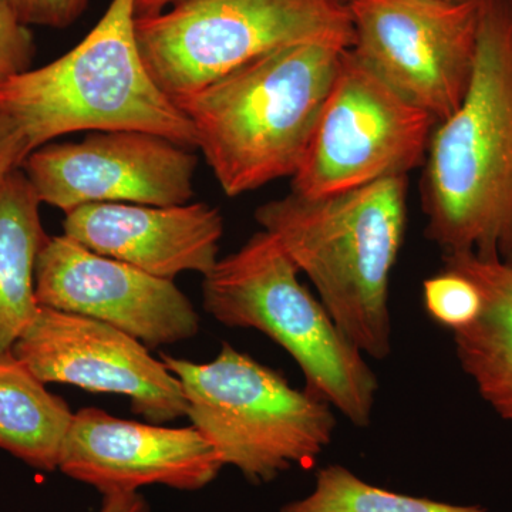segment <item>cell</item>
Returning a JSON list of instances; mask_svg holds the SVG:
<instances>
[{
    "instance_id": "1",
    "label": "cell",
    "mask_w": 512,
    "mask_h": 512,
    "mask_svg": "<svg viewBox=\"0 0 512 512\" xmlns=\"http://www.w3.org/2000/svg\"><path fill=\"white\" fill-rule=\"evenodd\" d=\"M463 101L434 128L421 178L426 235L444 255L512 258V0H478Z\"/></svg>"
},
{
    "instance_id": "2",
    "label": "cell",
    "mask_w": 512,
    "mask_h": 512,
    "mask_svg": "<svg viewBox=\"0 0 512 512\" xmlns=\"http://www.w3.org/2000/svg\"><path fill=\"white\" fill-rule=\"evenodd\" d=\"M255 220L311 279L336 325L365 356L392 353L390 278L402 251L407 177L265 202Z\"/></svg>"
},
{
    "instance_id": "3",
    "label": "cell",
    "mask_w": 512,
    "mask_h": 512,
    "mask_svg": "<svg viewBox=\"0 0 512 512\" xmlns=\"http://www.w3.org/2000/svg\"><path fill=\"white\" fill-rule=\"evenodd\" d=\"M345 50L323 42L282 47L175 101L228 197L298 171Z\"/></svg>"
},
{
    "instance_id": "4",
    "label": "cell",
    "mask_w": 512,
    "mask_h": 512,
    "mask_svg": "<svg viewBox=\"0 0 512 512\" xmlns=\"http://www.w3.org/2000/svg\"><path fill=\"white\" fill-rule=\"evenodd\" d=\"M136 0H111L82 42L46 66L0 82V110L30 153L77 131L136 130L197 150L194 126L147 70Z\"/></svg>"
},
{
    "instance_id": "5",
    "label": "cell",
    "mask_w": 512,
    "mask_h": 512,
    "mask_svg": "<svg viewBox=\"0 0 512 512\" xmlns=\"http://www.w3.org/2000/svg\"><path fill=\"white\" fill-rule=\"evenodd\" d=\"M275 237L256 232L204 275L202 305L228 328L255 329L301 367L305 390L356 427H367L379 380L362 352L299 281Z\"/></svg>"
},
{
    "instance_id": "6",
    "label": "cell",
    "mask_w": 512,
    "mask_h": 512,
    "mask_svg": "<svg viewBox=\"0 0 512 512\" xmlns=\"http://www.w3.org/2000/svg\"><path fill=\"white\" fill-rule=\"evenodd\" d=\"M161 360L183 386L192 427L224 466L237 468L249 483H271L293 467H312L332 443L336 416L330 404L228 343L212 362Z\"/></svg>"
},
{
    "instance_id": "7",
    "label": "cell",
    "mask_w": 512,
    "mask_h": 512,
    "mask_svg": "<svg viewBox=\"0 0 512 512\" xmlns=\"http://www.w3.org/2000/svg\"><path fill=\"white\" fill-rule=\"evenodd\" d=\"M136 37L154 82L177 101L282 47L352 49L355 33L339 0H175L137 16Z\"/></svg>"
},
{
    "instance_id": "8",
    "label": "cell",
    "mask_w": 512,
    "mask_h": 512,
    "mask_svg": "<svg viewBox=\"0 0 512 512\" xmlns=\"http://www.w3.org/2000/svg\"><path fill=\"white\" fill-rule=\"evenodd\" d=\"M437 123L345 50L292 192L326 197L423 167Z\"/></svg>"
},
{
    "instance_id": "9",
    "label": "cell",
    "mask_w": 512,
    "mask_h": 512,
    "mask_svg": "<svg viewBox=\"0 0 512 512\" xmlns=\"http://www.w3.org/2000/svg\"><path fill=\"white\" fill-rule=\"evenodd\" d=\"M352 52L400 96L448 119L476 63L480 2L352 0Z\"/></svg>"
},
{
    "instance_id": "10",
    "label": "cell",
    "mask_w": 512,
    "mask_h": 512,
    "mask_svg": "<svg viewBox=\"0 0 512 512\" xmlns=\"http://www.w3.org/2000/svg\"><path fill=\"white\" fill-rule=\"evenodd\" d=\"M194 148L136 130L90 131L33 150L22 170L43 204L64 214L92 204L168 207L194 197Z\"/></svg>"
},
{
    "instance_id": "11",
    "label": "cell",
    "mask_w": 512,
    "mask_h": 512,
    "mask_svg": "<svg viewBox=\"0 0 512 512\" xmlns=\"http://www.w3.org/2000/svg\"><path fill=\"white\" fill-rule=\"evenodd\" d=\"M12 350L43 383L123 394L153 424L187 416L183 386L163 360L100 320L40 306Z\"/></svg>"
},
{
    "instance_id": "12",
    "label": "cell",
    "mask_w": 512,
    "mask_h": 512,
    "mask_svg": "<svg viewBox=\"0 0 512 512\" xmlns=\"http://www.w3.org/2000/svg\"><path fill=\"white\" fill-rule=\"evenodd\" d=\"M40 306L114 326L147 348L197 335L200 316L170 279L90 251L60 235L49 237L36 262Z\"/></svg>"
},
{
    "instance_id": "13",
    "label": "cell",
    "mask_w": 512,
    "mask_h": 512,
    "mask_svg": "<svg viewBox=\"0 0 512 512\" xmlns=\"http://www.w3.org/2000/svg\"><path fill=\"white\" fill-rule=\"evenodd\" d=\"M222 467L214 448L192 426L137 423L96 407L74 413L59 460L63 474L103 495L134 493L154 484L197 491L212 483Z\"/></svg>"
},
{
    "instance_id": "14",
    "label": "cell",
    "mask_w": 512,
    "mask_h": 512,
    "mask_svg": "<svg viewBox=\"0 0 512 512\" xmlns=\"http://www.w3.org/2000/svg\"><path fill=\"white\" fill-rule=\"evenodd\" d=\"M64 235L117 261L170 279L207 275L217 265L224 218L205 202L156 205L92 204L67 212Z\"/></svg>"
},
{
    "instance_id": "15",
    "label": "cell",
    "mask_w": 512,
    "mask_h": 512,
    "mask_svg": "<svg viewBox=\"0 0 512 512\" xmlns=\"http://www.w3.org/2000/svg\"><path fill=\"white\" fill-rule=\"evenodd\" d=\"M40 204L22 167L0 185V353L12 350L40 308L36 262L49 238Z\"/></svg>"
},
{
    "instance_id": "16",
    "label": "cell",
    "mask_w": 512,
    "mask_h": 512,
    "mask_svg": "<svg viewBox=\"0 0 512 512\" xmlns=\"http://www.w3.org/2000/svg\"><path fill=\"white\" fill-rule=\"evenodd\" d=\"M13 350L0 353V448L28 466L59 470L74 413Z\"/></svg>"
},
{
    "instance_id": "17",
    "label": "cell",
    "mask_w": 512,
    "mask_h": 512,
    "mask_svg": "<svg viewBox=\"0 0 512 512\" xmlns=\"http://www.w3.org/2000/svg\"><path fill=\"white\" fill-rule=\"evenodd\" d=\"M443 261L444 269L473 279L484 298L480 316L453 332L458 362L484 402L512 426V292L453 259Z\"/></svg>"
},
{
    "instance_id": "18",
    "label": "cell",
    "mask_w": 512,
    "mask_h": 512,
    "mask_svg": "<svg viewBox=\"0 0 512 512\" xmlns=\"http://www.w3.org/2000/svg\"><path fill=\"white\" fill-rule=\"evenodd\" d=\"M281 512H488L480 505H457L384 490L338 464L320 468L308 497Z\"/></svg>"
},
{
    "instance_id": "19",
    "label": "cell",
    "mask_w": 512,
    "mask_h": 512,
    "mask_svg": "<svg viewBox=\"0 0 512 512\" xmlns=\"http://www.w3.org/2000/svg\"><path fill=\"white\" fill-rule=\"evenodd\" d=\"M423 302L434 322L454 332L471 325L480 316L484 298L473 279L443 269L424 281Z\"/></svg>"
},
{
    "instance_id": "20",
    "label": "cell",
    "mask_w": 512,
    "mask_h": 512,
    "mask_svg": "<svg viewBox=\"0 0 512 512\" xmlns=\"http://www.w3.org/2000/svg\"><path fill=\"white\" fill-rule=\"evenodd\" d=\"M35 37L20 22L9 0H0V82L32 69Z\"/></svg>"
},
{
    "instance_id": "21",
    "label": "cell",
    "mask_w": 512,
    "mask_h": 512,
    "mask_svg": "<svg viewBox=\"0 0 512 512\" xmlns=\"http://www.w3.org/2000/svg\"><path fill=\"white\" fill-rule=\"evenodd\" d=\"M20 22L26 26L64 29L83 15L89 0H9Z\"/></svg>"
},
{
    "instance_id": "22",
    "label": "cell",
    "mask_w": 512,
    "mask_h": 512,
    "mask_svg": "<svg viewBox=\"0 0 512 512\" xmlns=\"http://www.w3.org/2000/svg\"><path fill=\"white\" fill-rule=\"evenodd\" d=\"M29 154L22 131L0 110V185L10 173L22 167Z\"/></svg>"
},
{
    "instance_id": "23",
    "label": "cell",
    "mask_w": 512,
    "mask_h": 512,
    "mask_svg": "<svg viewBox=\"0 0 512 512\" xmlns=\"http://www.w3.org/2000/svg\"><path fill=\"white\" fill-rule=\"evenodd\" d=\"M443 258L453 259L458 264L473 269L477 274L493 281L494 284L503 286L507 291L512 292V258L507 261H484L477 258L470 252H461V254H448Z\"/></svg>"
},
{
    "instance_id": "24",
    "label": "cell",
    "mask_w": 512,
    "mask_h": 512,
    "mask_svg": "<svg viewBox=\"0 0 512 512\" xmlns=\"http://www.w3.org/2000/svg\"><path fill=\"white\" fill-rule=\"evenodd\" d=\"M100 512H150V507L143 495L134 493L106 494Z\"/></svg>"
},
{
    "instance_id": "25",
    "label": "cell",
    "mask_w": 512,
    "mask_h": 512,
    "mask_svg": "<svg viewBox=\"0 0 512 512\" xmlns=\"http://www.w3.org/2000/svg\"><path fill=\"white\" fill-rule=\"evenodd\" d=\"M175 0H136V15L151 16L163 12Z\"/></svg>"
},
{
    "instance_id": "26",
    "label": "cell",
    "mask_w": 512,
    "mask_h": 512,
    "mask_svg": "<svg viewBox=\"0 0 512 512\" xmlns=\"http://www.w3.org/2000/svg\"><path fill=\"white\" fill-rule=\"evenodd\" d=\"M339 2L342 3V5L348 6L352 0H339Z\"/></svg>"
},
{
    "instance_id": "27",
    "label": "cell",
    "mask_w": 512,
    "mask_h": 512,
    "mask_svg": "<svg viewBox=\"0 0 512 512\" xmlns=\"http://www.w3.org/2000/svg\"><path fill=\"white\" fill-rule=\"evenodd\" d=\"M448 2H466V0H448Z\"/></svg>"
}]
</instances>
